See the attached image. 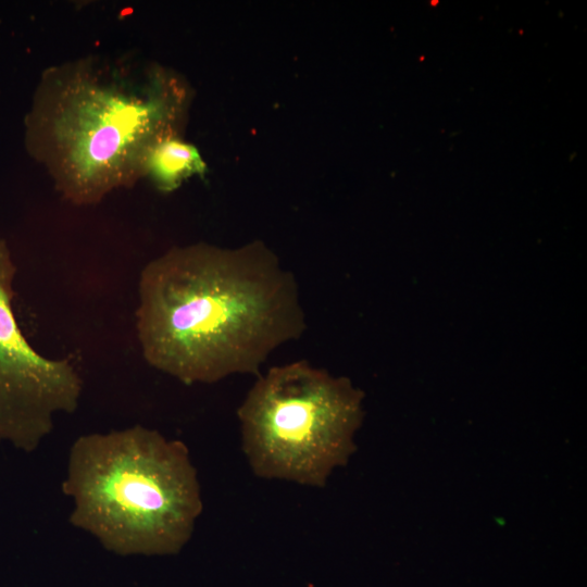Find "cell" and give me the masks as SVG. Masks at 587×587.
<instances>
[{
	"label": "cell",
	"mask_w": 587,
	"mask_h": 587,
	"mask_svg": "<svg viewBox=\"0 0 587 587\" xmlns=\"http://www.w3.org/2000/svg\"><path fill=\"white\" fill-rule=\"evenodd\" d=\"M135 64L79 62L47 75L30 116V141L58 190L92 204L141 175L149 147L165 136L171 107Z\"/></svg>",
	"instance_id": "2"
},
{
	"label": "cell",
	"mask_w": 587,
	"mask_h": 587,
	"mask_svg": "<svg viewBox=\"0 0 587 587\" xmlns=\"http://www.w3.org/2000/svg\"><path fill=\"white\" fill-rule=\"evenodd\" d=\"M62 489L70 522L122 555L177 553L202 512L186 445L141 425L78 437Z\"/></svg>",
	"instance_id": "3"
},
{
	"label": "cell",
	"mask_w": 587,
	"mask_h": 587,
	"mask_svg": "<svg viewBox=\"0 0 587 587\" xmlns=\"http://www.w3.org/2000/svg\"><path fill=\"white\" fill-rule=\"evenodd\" d=\"M364 394L305 360L273 366L237 410L253 474L322 488L355 451Z\"/></svg>",
	"instance_id": "4"
},
{
	"label": "cell",
	"mask_w": 587,
	"mask_h": 587,
	"mask_svg": "<svg viewBox=\"0 0 587 587\" xmlns=\"http://www.w3.org/2000/svg\"><path fill=\"white\" fill-rule=\"evenodd\" d=\"M305 327L295 275L261 245L173 248L140 272L141 354L186 385L258 376L271 353Z\"/></svg>",
	"instance_id": "1"
},
{
	"label": "cell",
	"mask_w": 587,
	"mask_h": 587,
	"mask_svg": "<svg viewBox=\"0 0 587 587\" xmlns=\"http://www.w3.org/2000/svg\"><path fill=\"white\" fill-rule=\"evenodd\" d=\"M14 276L0 237V436L33 449L51 433L57 414L77 409L83 378L70 360L47 358L28 342L13 309Z\"/></svg>",
	"instance_id": "5"
},
{
	"label": "cell",
	"mask_w": 587,
	"mask_h": 587,
	"mask_svg": "<svg viewBox=\"0 0 587 587\" xmlns=\"http://www.w3.org/2000/svg\"><path fill=\"white\" fill-rule=\"evenodd\" d=\"M204 171L205 164L197 148L171 135L158 138L141 164V174L148 175L163 191H171L184 179Z\"/></svg>",
	"instance_id": "6"
}]
</instances>
